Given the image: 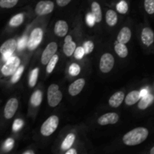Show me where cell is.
<instances>
[{"mask_svg":"<svg viewBox=\"0 0 154 154\" xmlns=\"http://www.w3.org/2000/svg\"><path fill=\"white\" fill-rule=\"evenodd\" d=\"M140 99H141V97H140L139 91L133 90V91L128 93L127 96H126V98H125V103L130 106V105H135L136 102L139 101Z\"/></svg>","mask_w":154,"mask_h":154,"instance_id":"ac0fdd59","label":"cell"},{"mask_svg":"<svg viewBox=\"0 0 154 154\" xmlns=\"http://www.w3.org/2000/svg\"><path fill=\"white\" fill-rule=\"evenodd\" d=\"M12 56L11 54H2V57H3V60H8Z\"/></svg>","mask_w":154,"mask_h":154,"instance_id":"b9f144b4","label":"cell"},{"mask_svg":"<svg viewBox=\"0 0 154 154\" xmlns=\"http://www.w3.org/2000/svg\"><path fill=\"white\" fill-rule=\"evenodd\" d=\"M132 37V32L129 27H123L121 29V30L119 32L118 35H117V42L119 43L122 44H126L127 42H129Z\"/></svg>","mask_w":154,"mask_h":154,"instance_id":"e0dca14e","label":"cell"},{"mask_svg":"<svg viewBox=\"0 0 154 154\" xmlns=\"http://www.w3.org/2000/svg\"><path fill=\"white\" fill-rule=\"evenodd\" d=\"M114 66V58L109 53L104 54L99 61V69L103 73H108L112 70Z\"/></svg>","mask_w":154,"mask_h":154,"instance_id":"5b68a950","label":"cell"},{"mask_svg":"<svg viewBox=\"0 0 154 154\" xmlns=\"http://www.w3.org/2000/svg\"><path fill=\"white\" fill-rule=\"evenodd\" d=\"M105 20H106V23H108V26H114L117 24V14L114 10H108L106 12V15H105Z\"/></svg>","mask_w":154,"mask_h":154,"instance_id":"44dd1931","label":"cell"},{"mask_svg":"<svg viewBox=\"0 0 154 154\" xmlns=\"http://www.w3.org/2000/svg\"><path fill=\"white\" fill-rule=\"evenodd\" d=\"M150 154H154V147H152L150 150Z\"/></svg>","mask_w":154,"mask_h":154,"instance_id":"ee69618b","label":"cell"},{"mask_svg":"<svg viewBox=\"0 0 154 154\" xmlns=\"http://www.w3.org/2000/svg\"><path fill=\"white\" fill-rule=\"evenodd\" d=\"M23 22V14H18L14 16L10 20L9 24L11 26H18Z\"/></svg>","mask_w":154,"mask_h":154,"instance_id":"484cf974","label":"cell"},{"mask_svg":"<svg viewBox=\"0 0 154 154\" xmlns=\"http://www.w3.org/2000/svg\"><path fill=\"white\" fill-rule=\"evenodd\" d=\"M91 13L94 17L96 23H100L102 18V9H101L100 5L96 2H93L91 5Z\"/></svg>","mask_w":154,"mask_h":154,"instance_id":"d6986e66","label":"cell"},{"mask_svg":"<svg viewBox=\"0 0 154 154\" xmlns=\"http://www.w3.org/2000/svg\"><path fill=\"white\" fill-rule=\"evenodd\" d=\"M30 102H31V104L33 106H39L42 102V92L38 90L34 92L31 96Z\"/></svg>","mask_w":154,"mask_h":154,"instance_id":"cb8c5ba5","label":"cell"},{"mask_svg":"<svg viewBox=\"0 0 154 154\" xmlns=\"http://www.w3.org/2000/svg\"><path fill=\"white\" fill-rule=\"evenodd\" d=\"M140 100V99H139ZM153 102V96L152 94H148L147 93L146 96L141 97L138 103V108L141 110H144L148 108L150 105H151L152 102Z\"/></svg>","mask_w":154,"mask_h":154,"instance_id":"ffe728a7","label":"cell"},{"mask_svg":"<svg viewBox=\"0 0 154 154\" xmlns=\"http://www.w3.org/2000/svg\"><path fill=\"white\" fill-rule=\"evenodd\" d=\"M56 1H57V4L59 6L64 7V6H66L68 4H69L72 0H56Z\"/></svg>","mask_w":154,"mask_h":154,"instance_id":"f35d334b","label":"cell"},{"mask_svg":"<svg viewBox=\"0 0 154 154\" xmlns=\"http://www.w3.org/2000/svg\"><path fill=\"white\" fill-rule=\"evenodd\" d=\"M87 23L90 26H93L95 25V23H96V20H95V18L93 17V15L92 14V13H89L87 16Z\"/></svg>","mask_w":154,"mask_h":154,"instance_id":"74e56055","label":"cell"},{"mask_svg":"<svg viewBox=\"0 0 154 154\" xmlns=\"http://www.w3.org/2000/svg\"><path fill=\"white\" fill-rule=\"evenodd\" d=\"M17 42L15 39L11 38L5 42L0 47V53L2 54H11L14 52L17 48Z\"/></svg>","mask_w":154,"mask_h":154,"instance_id":"7c38bea8","label":"cell"},{"mask_svg":"<svg viewBox=\"0 0 154 154\" xmlns=\"http://www.w3.org/2000/svg\"><path fill=\"white\" fill-rule=\"evenodd\" d=\"M20 64V60L18 57H11L5 64L2 67L1 72L4 76H10L14 73L15 71Z\"/></svg>","mask_w":154,"mask_h":154,"instance_id":"277c9868","label":"cell"},{"mask_svg":"<svg viewBox=\"0 0 154 154\" xmlns=\"http://www.w3.org/2000/svg\"><path fill=\"white\" fill-rule=\"evenodd\" d=\"M58 60V55H57V54H55L52 57H51V60L48 61V63H47V72H48V73H51V72L54 70Z\"/></svg>","mask_w":154,"mask_h":154,"instance_id":"d4e9b609","label":"cell"},{"mask_svg":"<svg viewBox=\"0 0 154 154\" xmlns=\"http://www.w3.org/2000/svg\"><path fill=\"white\" fill-rule=\"evenodd\" d=\"M69 74H70L72 76H77L80 74L81 72V68L76 63H72L70 66H69Z\"/></svg>","mask_w":154,"mask_h":154,"instance_id":"1f68e13d","label":"cell"},{"mask_svg":"<svg viewBox=\"0 0 154 154\" xmlns=\"http://www.w3.org/2000/svg\"><path fill=\"white\" fill-rule=\"evenodd\" d=\"M125 95L124 93L122 91H119L113 94L112 96L110 97L108 103L109 105L112 108H118L122 103H123V100H124Z\"/></svg>","mask_w":154,"mask_h":154,"instance_id":"2e32d148","label":"cell"},{"mask_svg":"<svg viewBox=\"0 0 154 154\" xmlns=\"http://www.w3.org/2000/svg\"><path fill=\"white\" fill-rule=\"evenodd\" d=\"M18 108V100L16 98H11L6 103L4 108V116L6 119L12 118Z\"/></svg>","mask_w":154,"mask_h":154,"instance_id":"9c48e42d","label":"cell"},{"mask_svg":"<svg viewBox=\"0 0 154 154\" xmlns=\"http://www.w3.org/2000/svg\"><path fill=\"white\" fill-rule=\"evenodd\" d=\"M57 49H58V45H57L56 42H53L48 44V46L46 47L45 51L42 53V59H41L42 64L46 65L48 63V61L51 60V57L56 54Z\"/></svg>","mask_w":154,"mask_h":154,"instance_id":"ba28073f","label":"cell"},{"mask_svg":"<svg viewBox=\"0 0 154 154\" xmlns=\"http://www.w3.org/2000/svg\"><path fill=\"white\" fill-rule=\"evenodd\" d=\"M144 8L148 14H153L154 0H144Z\"/></svg>","mask_w":154,"mask_h":154,"instance_id":"4dcf8cb0","label":"cell"},{"mask_svg":"<svg viewBox=\"0 0 154 154\" xmlns=\"http://www.w3.org/2000/svg\"><path fill=\"white\" fill-rule=\"evenodd\" d=\"M75 140V135L73 133H69L66 138L64 139L63 142L62 143L61 148L63 150H67L68 149L71 148L72 144H74Z\"/></svg>","mask_w":154,"mask_h":154,"instance_id":"603a6c76","label":"cell"},{"mask_svg":"<svg viewBox=\"0 0 154 154\" xmlns=\"http://www.w3.org/2000/svg\"><path fill=\"white\" fill-rule=\"evenodd\" d=\"M43 38V31L40 28H35L32 30L29 36L27 45L29 50H34L38 46Z\"/></svg>","mask_w":154,"mask_h":154,"instance_id":"52a82bcc","label":"cell"},{"mask_svg":"<svg viewBox=\"0 0 154 154\" xmlns=\"http://www.w3.org/2000/svg\"><path fill=\"white\" fill-rule=\"evenodd\" d=\"M139 93H140V97L141 98V97H143V96H146V95L148 93V90H146V89H143L141 92H139Z\"/></svg>","mask_w":154,"mask_h":154,"instance_id":"ab89813d","label":"cell"},{"mask_svg":"<svg viewBox=\"0 0 154 154\" xmlns=\"http://www.w3.org/2000/svg\"><path fill=\"white\" fill-rule=\"evenodd\" d=\"M14 141L13 138H8L5 141L4 144V150L5 151H10L14 147Z\"/></svg>","mask_w":154,"mask_h":154,"instance_id":"d590c367","label":"cell"},{"mask_svg":"<svg viewBox=\"0 0 154 154\" xmlns=\"http://www.w3.org/2000/svg\"><path fill=\"white\" fill-rule=\"evenodd\" d=\"M19 0H0V7L2 8H11L17 4Z\"/></svg>","mask_w":154,"mask_h":154,"instance_id":"83f0119b","label":"cell"},{"mask_svg":"<svg viewBox=\"0 0 154 154\" xmlns=\"http://www.w3.org/2000/svg\"><path fill=\"white\" fill-rule=\"evenodd\" d=\"M23 70H24V66H19V67L17 68V69L15 71L14 73L13 74V76H12L11 78V82L13 83V84H15V83L17 82V81H19L21 75H22L23 72Z\"/></svg>","mask_w":154,"mask_h":154,"instance_id":"f1b7e54d","label":"cell"},{"mask_svg":"<svg viewBox=\"0 0 154 154\" xmlns=\"http://www.w3.org/2000/svg\"><path fill=\"white\" fill-rule=\"evenodd\" d=\"M75 48H76V44L72 41V36L66 35L63 45V52L65 55L67 57H71L74 54Z\"/></svg>","mask_w":154,"mask_h":154,"instance_id":"9a60e30c","label":"cell"},{"mask_svg":"<svg viewBox=\"0 0 154 154\" xmlns=\"http://www.w3.org/2000/svg\"><path fill=\"white\" fill-rule=\"evenodd\" d=\"M23 126V121L21 119H17L14 121L12 129L14 132H17L20 129H22Z\"/></svg>","mask_w":154,"mask_h":154,"instance_id":"836d02e7","label":"cell"},{"mask_svg":"<svg viewBox=\"0 0 154 154\" xmlns=\"http://www.w3.org/2000/svg\"><path fill=\"white\" fill-rule=\"evenodd\" d=\"M119 115L117 113L110 112L103 114L98 119V123L100 126H106V125L115 124L118 122Z\"/></svg>","mask_w":154,"mask_h":154,"instance_id":"30bf717a","label":"cell"},{"mask_svg":"<svg viewBox=\"0 0 154 154\" xmlns=\"http://www.w3.org/2000/svg\"><path fill=\"white\" fill-rule=\"evenodd\" d=\"M60 119L57 116L52 115L48 117L41 127V133L44 136H50L52 135L58 127Z\"/></svg>","mask_w":154,"mask_h":154,"instance_id":"3957f363","label":"cell"},{"mask_svg":"<svg viewBox=\"0 0 154 154\" xmlns=\"http://www.w3.org/2000/svg\"><path fill=\"white\" fill-rule=\"evenodd\" d=\"M35 152L33 150H27V151H25L23 154H34Z\"/></svg>","mask_w":154,"mask_h":154,"instance_id":"7bdbcfd3","label":"cell"},{"mask_svg":"<svg viewBox=\"0 0 154 154\" xmlns=\"http://www.w3.org/2000/svg\"><path fill=\"white\" fill-rule=\"evenodd\" d=\"M84 50L83 48V47H78V48H75V51H74V55H75V57L78 60H81L84 57Z\"/></svg>","mask_w":154,"mask_h":154,"instance_id":"e575fe53","label":"cell"},{"mask_svg":"<svg viewBox=\"0 0 154 154\" xmlns=\"http://www.w3.org/2000/svg\"><path fill=\"white\" fill-rule=\"evenodd\" d=\"M27 42H28V38H27V37L26 36H23V37L19 41L17 47H18V48H19L20 50L23 49V48H24L26 46Z\"/></svg>","mask_w":154,"mask_h":154,"instance_id":"8d00e7d4","label":"cell"},{"mask_svg":"<svg viewBox=\"0 0 154 154\" xmlns=\"http://www.w3.org/2000/svg\"><path fill=\"white\" fill-rule=\"evenodd\" d=\"M141 42L145 46L149 47L153 43L154 34L153 30L148 27H145L141 31Z\"/></svg>","mask_w":154,"mask_h":154,"instance_id":"4fadbf2b","label":"cell"},{"mask_svg":"<svg viewBox=\"0 0 154 154\" xmlns=\"http://www.w3.org/2000/svg\"><path fill=\"white\" fill-rule=\"evenodd\" d=\"M54 8V3L50 0H42L37 3L35 11L39 16L51 13Z\"/></svg>","mask_w":154,"mask_h":154,"instance_id":"8992f818","label":"cell"},{"mask_svg":"<svg viewBox=\"0 0 154 154\" xmlns=\"http://www.w3.org/2000/svg\"><path fill=\"white\" fill-rule=\"evenodd\" d=\"M83 48H84L85 54H90L93 52V49H94V43L92 41H87V42H84Z\"/></svg>","mask_w":154,"mask_h":154,"instance_id":"d6a6232c","label":"cell"},{"mask_svg":"<svg viewBox=\"0 0 154 154\" xmlns=\"http://www.w3.org/2000/svg\"><path fill=\"white\" fill-rule=\"evenodd\" d=\"M148 129L144 127H137L125 134L123 142L127 146H135L144 142L148 137Z\"/></svg>","mask_w":154,"mask_h":154,"instance_id":"6da1fadb","label":"cell"},{"mask_svg":"<svg viewBox=\"0 0 154 154\" xmlns=\"http://www.w3.org/2000/svg\"><path fill=\"white\" fill-rule=\"evenodd\" d=\"M38 69L35 68L34 70L32 71L31 75H30L29 79V84L30 87H35L38 80Z\"/></svg>","mask_w":154,"mask_h":154,"instance_id":"4316f807","label":"cell"},{"mask_svg":"<svg viewBox=\"0 0 154 154\" xmlns=\"http://www.w3.org/2000/svg\"><path fill=\"white\" fill-rule=\"evenodd\" d=\"M85 80L84 78H79L70 84L69 87V93L71 96H75L82 91L85 86Z\"/></svg>","mask_w":154,"mask_h":154,"instance_id":"8fae6325","label":"cell"},{"mask_svg":"<svg viewBox=\"0 0 154 154\" xmlns=\"http://www.w3.org/2000/svg\"><path fill=\"white\" fill-rule=\"evenodd\" d=\"M57 84H52L48 89V102L51 107L57 106L63 99V93Z\"/></svg>","mask_w":154,"mask_h":154,"instance_id":"7a4b0ae2","label":"cell"},{"mask_svg":"<svg viewBox=\"0 0 154 154\" xmlns=\"http://www.w3.org/2000/svg\"><path fill=\"white\" fill-rule=\"evenodd\" d=\"M78 152H77L76 150H75V149H68L67 151L66 152V154H76Z\"/></svg>","mask_w":154,"mask_h":154,"instance_id":"60d3db41","label":"cell"},{"mask_svg":"<svg viewBox=\"0 0 154 154\" xmlns=\"http://www.w3.org/2000/svg\"><path fill=\"white\" fill-rule=\"evenodd\" d=\"M69 31V25L65 20H58L54 26V33L59 37H64Z\"/></svg>","mask_w":154,"mask_h":154,"instance_id":"5bb4252c","label":"cell"},{"mask_svg":"<svg viewBox=\"0 0 154 154\" xmlns=\"http://www.w3.org/2000/svg\"><path fill=\"white\" fill-rule=\"evenodd\" d=\"M114 51H115L116 54L121 58H126L128 56L129 51H128V48L125 45V44L122 43H117L115 47H114Z\"/></svg>","mask_w":154,"mask_h":154,"instance_id":"7402d4cb","label":"cell"},{"mask_svg":"<svg viewBox=\"0 0 154 154\" xmlns=\"http://www.w3.org/2000/svg\"><path fill=\"white\" fill-rule=\"evenodd\" d=\"M117 10L118 11L119 13L123 14L127 13L128 10H129V6H128L127 2L126 1H124V0L120 1L117 5Z\"/></svg>","mask_w":154,"mask_h":154,"instance_id":"f546056e","label":"cell"}]
</instances>
